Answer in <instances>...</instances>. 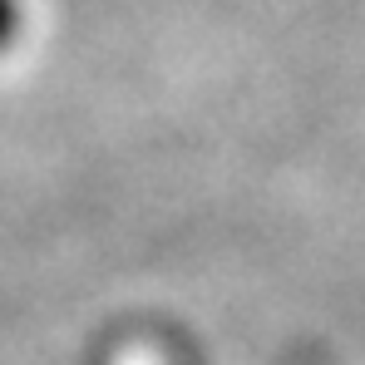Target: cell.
Here are the masks:
<instances>
[{"label":"cell","mask_w":365,"mask_h":365,"mask_svg":"<svg viewBox=\"0 0 365 365\" xmlns=\"http://www.w3.org/2000/svg\"><path fill=\"white\" fill-rule=\"evenodd\" d=\"M20 35V0H0V55L15 45Z\"/></svg>","instance_id":"6da1fadb"}]
</instances>
